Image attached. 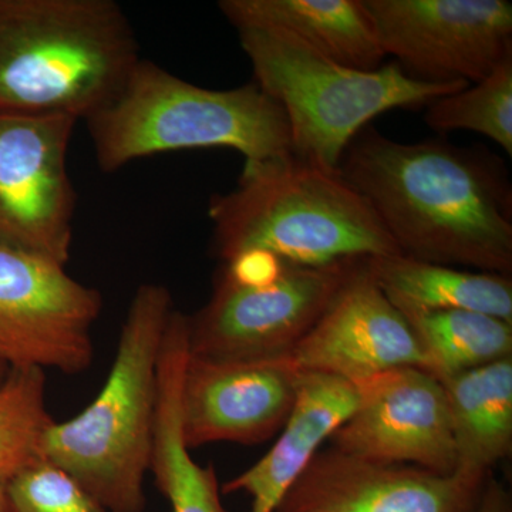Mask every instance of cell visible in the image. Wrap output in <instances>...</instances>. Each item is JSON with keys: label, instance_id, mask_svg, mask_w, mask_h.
Wrapping results in <instances>:
<instances>
[{"label": "cell", "instance_id": "obj_14", "mask_svg": "<svg viewBox=\"0 0 512 512\" xmlns=\"http://www.w3.org/2000/svg\"><path fill=\"white\" fill-rule=\"evenodd\" d=\"M286 357L301 372L355 384L397 367L426 370L409 323L377 285L369 259L357 262L318 322Z\"/></svg>", "mask_w": 512, "mask_h": 512}, {"label": "cell", "instance_id": "obj_25", "mask_svg": "<svg viewBox=\"0 0 512 512\" xmlns=\"http://www.w3.org/2000/svg\"><path fill=\"white\" fill-rule=\"evenodd\" d=\"M0 512H9L8 498H6L5 484H0Z\"/></svg>", "mask_w": 512, "mask_h": 512}, {"label": "cell", "instance_id": "obj_5", "mask_svg": "<svg viewBox=\"0 0 512 512\" xmlns=\"http://www.w3.org/2000/svg\"><path fill=\"white\" fill-rule=\"evenodd\" d=\"M86 123L106 173L138 158L191 148H231L245 163L293 154L284 110L258 84L205 89L144 59Z\"/></svg>", "mask_w": 512, "mask_h": 512}, {"label": "cell", "instance_id": "obj_19", "mask_svg": "<svg viewBox=\"0 0 512 512\" xmlns=\"http://www.w3.org/2000/svg\"><path fill=\"white\" fill-rule=\"evenodd\" d=\"M399 311L419 343L426 372L439 382L512 357V323L503 319L471 311Z\"/></svg>", "mask_w": 512, "mask_h": 512}, {"label": "cell", "instance_id": "obj_16", "mask_svg": "<svg viewBox=\"0 0 512 512\" xmlns=\"http://www.w3.org/2000/svg\"><path fill=\"white\" fill-rule=\"evenodd\" d=\"M218 9L235 29L284 30L352 69L373 72L386 59L363 0H221Z\"/></svg>", "mask_w": 512, "mask_h": 512}, {"label": "cell", "instance_id": "obj_6", "mask_svg": "<svg viewBox=\"0 0 512 512\" xmlns=\"http://www.w3.org/2000/svg\"><path fill=\"white\" fill-rule=\"evenodd\" d=\"M237 32L254 83L284 110L293 156L326 170H339L353 138L379 114L426 107L470 86L420 82L396 62L373 72L342 66L281 29Z\"/></svg>", "mask_w": 512, "mask_h": 512}, {"label": "cell", "instance_id": "obj_4", "mask_svg": "<svg viewBox=\"0 0 512 512\" xmlns=\"http://www.w3.org/2000/svg\"><path fill=\"white\" fill-rule=\"evenodd\" d=\"M140 59L113 0H0V113L90 119Z\"/></svg>", "mask_w": 512, "mask_h": 512}, {"label": "cell", "instance_id": "obj_12", "mask_svg": "<svg viewBox=\"0 0 512 512\" xmlns=\"http://www.w3.org/2000/svg\"><path fill=\"white\" fill-rule=\"evenodd\" d=\"M301 370L286 356L205 359L188 355L181 386L185 444H259L282 430L298 394Z\"/></svg>", "mask_w": 512, "mask_h": 512}, {"label": "cell", "instance_id": "obj_2", "mask_svg": "<svg viewBox=\"0 0 512 512\" xmlns=\"http://www.w3.org/2000/svg\"><path fill=\"white\" fill-rule=\"evenodd\" d=\"M212 252L222 262L264 249L295 265L400 255L369 201L343 178L301 158L245 163L237 187L210 200Z\"/></svg>", "mask_w": 512, "mask_h": 512}, {"label": "cell", "instance_id": "obj_1", "mask_svg": "<svg viewBox=\"0 0 512 512\" xmlns=\"http://www.w3.org/2000/svg\"><path fill=\"white\" fill-rule=\"evenodd\" d=\"M339 171L372 205L400 254L511 276V181L490 151L443 138L402 143L366 126Z\"/></svg>", "mask_w": 512, "mask_h": 512}, {"label": "cell", "instance_id": "obj_15", "mask_svg": "<svg viewBox=\"0 0 512 512\" xmlns=\"http://www.w3.org/2000/svg\"><path fill=\"white\" fill-rule=\"evenodd\" d=\"M359 399V387L349 380L302 372L279 439L254 466L222 484L221 493L249 495L251 512H275L322 444L355 412Z\"/></svg>", "mask_w": 512, "mask_h": 512}, {"label": "cell", "instance_id": "obj_24", "mask_svg": "<svg viewBox=\"0 0 512 512\" xmlns=\"http://www.w3.org/2000/svg\"><path fill=\"white\" fill-rule=\"evenodd\" d=\"M473 512H512L511 494L495 478H488Z\"/></svg>", "mask_w": 512, "mask_h": 512}, {"label": "cell", "instance_id": "obj_13", "mask_svg": "<svg viewBox=\"0 0 512 512\" xmlns=\"http://www.w3.org/2000/svg\"><path fill=\"white\" fill-rule=\"evenodd\" d=\"M487 481L320 448L275 512H473Z\"/></svg>", "mask_w": 512, "mask_h": 512}, {"label": "cell", "instance_id": "obj_3", "mask_svg": "<svg viewBox=\"0 0 512 512\" xmlns=\"http://www.w3.org/2000/svg\"><path fill=\"white\" fill-rule=\"evenodd\" d=\"M173 311L164 285H141L96 399L72 419L53 421L43 434L40 457L74 478L107 512L146 510L158 360Z\"/></svg>", "mask_w": 512, "mask_h": 512}, {"label": "cell", "instance_id": "obj_18", "mask_svg": "<svg viewBox=\"0 0 512 512\" xmlns=\"http://www.w3.org/2000/svg\"><path fill=\"white\" fill-rule=\"evenodd\" d=\"M377 285L396 308L471 311L512 323V278L409 256L369 259Z\"/></svg>", "mask_w": 512, "mask_h": 512}, {"label": "cell", "instance_id": "obj_10", "mask_svg": "<svg viewBox=\"0 0 512 512\" xmlns=\"http://www.w3.org/2000/svg\"><path fill=\"white\" fill-rule=\"evenodd\" d=\"M77 120L0 113V245L66 265L76 194L67 151Z\"/></svg>", "mask_w": 512, "mask_h": 512}, {"label": "cell", "instance_id": "obj_11", "mask_svg": "<svg viewBox=\"0 0 512 512\" xmlns=\"http://www.w3.org/2000/svg\"><path fill=\"white\" fill-rule=\"evenodd\" d=\"M355 412L330 437L343 453L439 474L457 456L443 384L419 367H397L357 383Z\"/></svg>", "mask_w": 512, "mask_h": 512}, {"label": "cell", "instance_id": "obj_21", "mask_svg": "<svg viewBox=\"0 0 512 512\" xmlns=\"http://www.w3.org/2000/svg\"><path fill=\"white\" fill-rule=\"evenodd\" d=\"M46 407V375L39 369H9L0 384V484L40 457L53 423Z\"/></svg>", "mask_w": 512, "mask_h": 512}, {"label": "cell", "instance_id": "obj_20", "mask_svg": "<svg viewBox=\"0 0 512 512\" xmlns=\"http://www.w3.org/2000/svg\"><path fill=\"white\" fill-rule=\"evenodd\" d=\"M424 121L437 133L464 130L490 138L512 156V56L481 82L426 106Z\"/></svg>", "mask_w": 512, "mask_h": 512}, {"label": "cell", "instance_id": "obj_7", "mask_svg": "<svg viewBox=\"0 0 512 512\" xmlns=\"http://www.w3.org/2000/svg\"><path fill=\"white\" fill-rule=\"evenodd\" d=\"M359 261L325 266L286 262L274 282L258 288L218 274L210 301L188 316L190 355L217 360L289 355Z\"/></svg>", "mask_w": 512, "mask_h": 512}, {"label": "cell", "instance_id": "obj_8", "mask_svg": "<svg viewBox=\"0 0 512 512\" xmlns=\"http://www.w3.org/2000/svg\"><path fill=\"white\" fill-rule=\"evenodd\" d=\"M103 299L64 265L0 245V363L79 375L93 363Z\"/></svg>", "mask_w": 512, "mask_h": 512}, {"label": "cell", "instance_id": "obj_23", "mask_svg": "<svg viewBox=\"0 0 512 512\" xmlns=\"http://www.w3.org/2000/svg\"><path fill=\"white\" fill-rule=\"evenodd\" d=\"M286 262L264 249H247L222 262L220 274L239 286L258 288L274 282Z\"/></svg>", "mask_w": 512, "mask_h": 512}, {"label": "cell", "instance_id": "obj_9", "mask_svg": "<svg viewBox=\"0 0 512 512\" xmlns=\"http://www.w3.org/2000/svg\"><path fill=\"white\" fill-rule=\"evenodd\" d=\"M384 55L414 80L474 84L512 56L508 0H363Z\"/></svg>", "mask_w": 512, "mask_h": 512}, {"label": "cell", "instance_id": "obj_26", "mask_svg": "<svg viewBox=\"0 0 512 512\" xmlns=\"http://www.w3.org/2000/svg\"><path fill=\"white\" fill-rule=\"evenodd\" d=\"M9 373V367L6 365H3V363H0V384L3 383V380L6 379V376H8Z\"/></svg>", "mask_w": 512, "mask_h": 512}, {"label": "cell", "instance_id": "obj_17", "mask_svg": "<svg viewBox=\"0 0 512 512\" xmlns=\"http://www.w3.org/2000/svg\"><path fill=\"white\" fill-rule=\"evenodd\" d=\"M440 383L456 444L454 471L487 480L512 451V357Z\"/></svg>", "mask_w": 512, "mask_h": 512}, {"label": "cell", "instance_id": "obj_22", "mask_svg": "<svg viewBox=\"0 0 512 512\" xmlns=\"http://www.w3.org/2000/svg\"><path fill=\"white\" fill-rule=\"evenodd\" d=\"M9 512H107L69 474L45 458L5 484Z\"/></svg>", "mask_w": 512, "mask_h": 512}]
</instances>
